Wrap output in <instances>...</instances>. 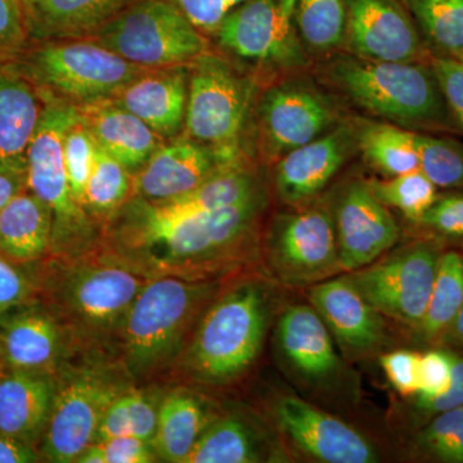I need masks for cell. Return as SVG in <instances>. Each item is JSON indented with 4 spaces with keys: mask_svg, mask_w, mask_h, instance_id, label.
<instances>
[{
    "mask_svg": "<svg viewBox=\"0 0 463 463\" xmlns=\"http://www.w3.org/2000/svg\"><path fill=\"white\" fill-rule=\"evenodd\" d=\"M263 192L245 203L188 218L155 215L132 196L102 227V245L148 279L216 281L254 252Z\"/></svg>",
    "mask_w": 463,
    "mask_h": 463,
    "instance_id": "cell-1",
    "label": "cell"
},
{
    "mask_svg": "<svg viewBox=\"0 0 463 463\" xmlns=\"http://www.w3.org/2000/svg\"><path fill=\"white\" fill-rule=\"evenodd\" d=\"M39 300L78 345L118 339L125 316L148 277L103 246L76 257L47 255L26 264Z\"/></svg>",
    "mask_w": 463,
    "mask_h": 463,
    "instance_id": "cell-2",
    "label": "cell"
},
{
    "mask_svg": "<svg viewBox=\"0 0 463 463\" xmlns=\"http://www.w3.org/2000/svg\"><path fill=\"white\" fill-rule=\"evenodd\" d=\"M270 315L272 300L263 282L240 283L213 298L188 344V373L212 385L231 383L245 373L263 347Z\"/></svg>",
    "mask_w": 463,
    "mask_h": 463,
    "instance_id": "cell-3",
    "label": "cell"
},
{
    "mask_svg": "<svg viewBox=\"0 0 463 463\" xmlns=\"http://www.w3.org/2000/svg\"><path fill=\"white\" fill-rule=\"evenodd\" d=\"M218 281L181 277L149 279L133 301L118 331L121 356L133 376L165 367L218 292Z\"/></svg>",
    "mask_w": 463,
    "mask_h": 463,
    "instance_id": "cell-4",
    "label": "cell"
},
{
    "mask_svg": "<svg viewBox=\"0 0 463 463\" xmlns=\"http://www.w3.org/2000/svg\"><path fill=\"white\" fill-rule=\"evenodd\" d=\"M332 84L356 108L403 129L447 127L449 108L434 71L414 62H373L354 56L334 61Z\"/></svg>",
    "mask_w": 463,
    "mask_h": 463,
    "instance_id": "cell-5",
    "label": "cell"
},
{
    "mask_svg": "<svg viewBox=\"0 0 463 463\" xmlns=\"http://www.w3.org/2000/svg\"><path fill=\"white\" fill-rule=\"evenodd\" d=\"M43 112L27 151V190L52 213V242L48 255L76 257L102 243V227L79 205L70 191L63 138L81 118L80 109L39 90Z\"/></svg>",
    "mask_w": 463,
    "mask_h": 463,
    "instance_id": "cell-6",
    "label": "cell"
},
{
    "mask_svg": "<svg viewBox=\"0 0 463 463\" xmlns=\"http://www.w3.org/2000/svg\"><path fill=\"white\" fill-rule=\"evenodd\" d=\"M5 66L36 90L79 109L111 99L149 70L90 39L30 43Z\"/></svg>",
    "mask_w": 463,
    "mask_h": 463,
    "instance_id": "cell-7",
    "label": "cell"
},
{
    "mask_svg": "<svg viewBox=\"0 0 463 463\" xmlns=\"http://www.w3.org/2000/svg\"><path fill=\"white\" fill-rule=\"evenodd\" d=\"M185 136L214 149L228 165L243 163L241 139L255 84L224 57L207 51L188 65Z\"/></svg>",
    "mask_w": 463,
    "mask_h": 463,
    "instance_id": "cell-8",
    "label": "cell"
},
{
    "mask_svg": "<svg viewBox=\"0 0 463 463\" xmlns=\"http://www.w3.org/2000/svg\"><path fill=\"white\" fill-rule=\"evenodd\" d=\"M87 39L146 69L190 65L209 51L205 33L170 0H139Z\"/></svg>",
    "mask_w": 463,
    "mask_h": 463,
    "instance_id": "cell-9",
    "label": "cell"
},
{
    "mask_svg": "<svg viewBox=\"0 0 463 463\" xmlns=\"http://www.w3.org/2000/svg\"><path fill=\"white\" fill-rule=\"evenodd\" d=\"M124 389L99 371L57 376L50 420L39 446L42 461L71 463L96 441L103 414Z\"/></svg>",
    "mask_w": 463,
    "mask_h": 463,
    "instance_id": "cell-10",
    "label": "cell"
},
{
    "mask_svg": "<svg viewBox=\"0 0 463 463\" xmlns=\"http://www.w3.org/2000/svg\"><path fill=\"white\" fill-rule=\"evenodd\" d=\"M268 264L288 286H313L344 272L332 214L321 209L276 216L267 239Z\"/></svg>",
    "mask_w": 463,
    "mask_h": 463,
    "instance_id": "cell-11",
    "label": "cell"
},
{
    "mask_svg": "<svg viewBox=\"0 0 463 463\" xmlns=\"http://www.w3.org/2000/svg\"><path fill=\"white\" fill-rule=\"evenodd\" d=\"M295 5L297 0H242L225 14L216 42L250 62L277 69L306 66V47L295 25Z\"/></svg>",
    "mask_w": 463,
    "mask_h": 463,
    "instance_id": "cell-12",
    "label": "cell"
},
{
    "mask_svg": "<svg viewBox=\"0 0 463 463\" xmlns=\"http://www.w3.org/2000/svg\"><path fill=\"white\" fill-rule=\"evenodd\" d=\"M439 258L440 254L430 243H413L347 277L381 315L420 326L430 298Z\"/></svg>",
    "mask_w": 463,
    "mask_h": 463,
    "instance_id": "cell-13",
    "label": "cell"
},
{
    "mask_svg": "<svg viewBox=\"0 0 463 463\" xmlns=\"http://www.w3.org/2000/svg\"><path fill=\"white\" fill-rule=\"evenodd\" d=\"M336 124L337 112L331 100L304 79L270 87L259 102V138L269 158H281L330 132Z\"/></svg>",
    "mask_w": 463,
    "mask_h": 463,
    "instance_id": "cell-14",
    "label": "cell"
},
{
    "mask_svg": "<svg viewBox=\"0 0 463 463\" xmlns=\"http://www.w3.org/2000/svg\"><path fill=\"white\" fill-rule=\"evenodd\" d=\"M282 434L307 457L325 463H373L376 448L354 428L303 399L285 395L273 404Z\"/></svg>",
    "mask_w": 463,
    "mask_h": 463,
    "instance_id": "cell-15",
    "label": "cell"
},
{
    "mask_svg": "<svg viewBox=\"0 0 463 463\" xmlns=\"http://www.w3.org/2000/svg\"><path fill=\"white\" fill-rule=\"evenodd\" d=\"M332 219L344 272L374 263L398 242L397 222L368 182L353 181L341 191Z\"/></svg>",
    "mask_w": 463,
    "mask_h": 463,
    "instance_id": "cell-16",
    "label": "cell"
},
{
    "mask_svg": "<svg viewBox=\"0 0 463 463\" xmlns=\"http://www.w3.org/2000/svg\"><path fill=\"white\" fill-rule=\"evenodd\" d=\"M345 43L352 56L373 62H414L421 41L397 0H345Z\"/></svg>",
    "mask_w": 463,
    "mask_h": 463,
    "instance_id": "cell-17",
    "label": "cell"
},
{
    "mask_svg": "<svg viewBox=\"0 0 463 463\" xmlns=\"http://www.w3.org/2000/svg\"><path fill=\"white\" fill-rule=\"evenodd\" d=\"M231 166L214 149L183 133L164 143L134 174L133 196L151 203H169Z\"/></svg>",
    "mask_w": 463,
    "mask_h": 463,
    "instance_id": "cell-18",
    "label": "cell"
},
{
    "mask_svg": "<svg viewBox=\"0 0 463 463\" xmlns=\"http://www.w3.org/2000/svg\"><path fill=\"white\" fill-rule=\"evenodd\" d=\"M69 340L50 307L35 301L0 319V364L9 371L57 376Z\"/></svg>",
    "mask_w": 463,
    "mask_h": 463,
    "instance_id": "cell-19",
    "label": "cell"
},
{
    "mask_svg": "<svg viewBox=\"0 0 463 463\" xmlns=\"http://www.w3.org/2000/svg\"><path fill=\"white\" fill-rule=\"evenodd\" d=\"M358 148V129L336 125L315 141L292 149L274 167V187L288 205H300L317 196L345 165Z\"/></svg>",
    "mask_w": 463,
    "mask_h": 463,
    "instance_id": "cell-20",
    "label": "cell"
},
{
    "mask_svg": "<svg viewBox=\"0 0 463 463\" xmlns=\"http://www.w3.org/2000/svg\"><path fill=\"white\" fill-rule=\"evenodd\" d=\"M309 297L331 335L349 354H368L383 345L386 339L383 317L349 277L335 276L316 283Z\"/></svg>",
    "mask_w": 463,
    "mask_h": 463,
    "instance_id": "cell-21",
    "label": "cell"
},
{
    "mask_svg": "<svg viewBox=\"0 0 463 463\" xmlns=\"http://www.w3.org/2000/svg\"><path fill=\"white\" fill-rule=\"evenodd\" d=\"M188 90V65L161 67L149 69L109 100L169 141L184 132Z\"/></svg>",
    "mask_w": 463,
    "mask_h": 463,
    "instance_id": "cell-22",
    "label": "cell"
},
{
    "mask_svg": "<svg viewBox=\"0 0 463 463\" xmlns=\"http://www.w3.org/2000/svg\"><path fill=\"white\" fill-rule=\"evenodd\" d=\"M276 341L289 370L309 385L330 383L343 371L331 332L312 306L286 307L277 323Z\"/></svg>",
    "mask_w": 463,
    "mask_h": 463,
    "instance_id": "cell-23",
    "label": "cell"
},
{
    "mask_svg": "<svg viewBox=\"0 0 463 463\" xmlns=\"http://www.w3.org/2000/svg\"><path fill=\"white\" fill-rule=\"evenodd\" d=\"M56 390L54 374L9 371L0 364V431L38 449Z\"/></svg>",
    "mask_w": 463,
    "mask_h": 463,
    "instance_id": "cell-24",
    "label": "cell"
},
{
    "mask_svg": "<svg viewBox=\"0 0 463 463\" xmlns=\"http://www.w3.org/2000/svg\"><path fill=\"white\" fill-rule=\"evenodd\" d=\"M44 108L41 93L0 66V172L27 178V151Z\"/></svg>",
    "mask_w": 463,
    "mask_h": 463,
    "instance_id": "cell-25",
    "label": "cell"
},
{
    "mask_svg": "<svg viewBox=\"0 0 463 463\" xmlns=\"http://www.w3.org/2000/svg\"><path fill=\"white\" fill-rule=\"evenodd\" d=\"M139 0H23L30 43L90 38Z\"/></svg>",
    "mask_w": 463,
    "mask_h": 463,
    "instance_id": "cell-26",
    "label": "cell"
},
{
    "mask_svg": "<svg viewBox=\"0 0 463 463\" xmlns=\"http://www.w3.org/2000/svg\"><path fill=\"white\" fill-rule=\"evenodd\" d=\"M80 112L81 120L97 145L133 175L166 142L141 118L114 105L111 100L87 106L80 109Z\"/></svg>",
    "mask_w": 463,
    "mask_h": 463,
    "instance_id": "cell-27",
    "label": "cell"
},
{
    "mask_svg": "<svg viewBox=\"0 0 463 463\" xmlns=\"http://www.w3.org/2000/svg\"><path fill=\"white\" fill-rule=\"evenodd\" d=\"M205 399L188 390H174L158 405L156 431L152 448L157 458L185 463L197 440L216 419Z\"/></svg>",
    "mask_w": 463,
    "mask_h": 463,
    "instance_id": "cell-28",
    "label": "cell"
},
{
    "mask_svg": "<svg viewBox=\"0 0 463 463\" xmlns=\"http://www.w3.org/2000/svg\"><path fill=\"white\" fill-rule=\"evenodd\" d=\"M52 213L32 191L25 190L0 210V254L20 264L50 254Z\"/></svg>",
    "mask_w": 463,
    "mask_h": 463,
    "instance_id": "cell-29",
    "label": "cell"
},
{
    "mask_svg": "<svg viewBox=\"0 0 463 463\" xmlns=\"http://www.w3.org/2000/svg\"><path fill=\"white\" fill-rule=\"evenodd\" d=\"M264 439L239 414L216 417L185 463H252L267 459Z\"/></svg>",
    "mask_w": 463,
    "mask_h": 463,
    "instance_id": "cell-30",
    "label": "cell"
},
{
    "mask_svg": "<svg viewBox=\"0 0 463 463\" xmlns=\"http://www.w3.org/2000/svg\"><path fill=\"white\" fill-rule=\"evenodd\" d=\"M358 148L364 160L388 178L420 169L416 133L397 125L370 124L358 129Z\"/></svg>",
    "mask_w": 463,
    "mask_h": 463,
    "instance_id": "cell-31",
    "label": "cell"
},
{
    "mask_svg": "<svg viewBox=\"0 0 463 463\" xmlns=\"http://www.w3.org/2000/svg\"><path fill=\"white\" fill-rule=\"evenodd\" d=\"M133 196V174L97 145L84 209L103 227Z\"/></svg>",
    "mask_w": 463,
    "mask_h": 463,
    "instance_id": "cell-32",
    "label": "cell"
},
{
    "mask_svg": "<svg viewBox=\"0 0 463 463\" xmlns=\"http://www.w3.org/2000/svg\"><path fill=\"white\" fill-rule=\"evenodd\" d=\"M463 307V257L449 251L439 258L437 276L420 328L425 339L444 334Z\"/></svg>",
    "mask_w": 463,
    "mask_h": 463,
    "instance_id": "cell-33",
    "label": "cell"
},
{
    "mask_svg": "<svg viewBox=\"0 0 463 463\" xmlns=\"http://www.w3.org/2000/svg\"><path fill=\"white\" fill-rule=\"evenodd\" d=\"M158 405L160 402L154 395L124 390L103 414L94 443L116 437H134L152 443L156 431Z\"/></svg>",
    "mask_w": 463,
    "mask_h": 463,
    "instance_id": "cell-34",
    "label": "cell"
},
{
    "mask_svg": "<svg viewBox=\"0 0 463 463\" xmlns=\"http://www.w3.org/2000/svg\"><path fill=\"white\" fill-rule=\"evenodd\" d=\"M345 0H297L295 25L304 47L309 51L330 52L346 38Z\"/></svg>",
    "mask_w": 463,
    "mask_h": 463,
    "instance_id": "cell-35",
    "label": "cell"
},
{
    "mask_svg": "<svg viewBox=\"0 0 463 463\" xmlns=\"http://www.w3.org/2000/svg\"><path fill=\"white\" fill-rule=\"evenodd\" d=\"M368 184L383 205L394 207L414 223L421 221L438 199L437 185L420 169L385 181L371 179Z\"/></svg>",
    "mask_w": 463,
    "mask_h": 463,
    "instance_id": "cell-36",
    "label": "cell"
},
{
    "mask_svg": "<svg viewBox=\"0 0 463 463\" xmlns=\"http://www.w3.org/2000/svg\"><path fill=\"white\" fill-rule=\"evenodd\" d=\"M426 35L448 52H463V0H402Z\"/></svg>",
    "mask_w": 463,
    "mask_h": 463,
    "instance_id": "cell-37",
    "label": "cell"
},
{
    "mask_svg": "<svg viewBox=\"0 0 463 463\" xmlns=\"http://www.w3.org/2000/svg\"><path fill=\"white\" fill-rule=\"evenodd\" d=\"M420 170L437 187L463 188V145L416 133Z\"/></svg>",
    "mask_w": 463,
    "mask_h": 463,
    "instance_id": "cell-38",
    "label": "cell"
},
{
    "mask_svg": "<svg viewBox=\"0 0 463 463\" xmlns=\"http://www.w3.org/2000/svg\"><path fill=\"white\" fill-rule=\"evenodd\" d=\"M417 448L441 462L463 463V405L435 414L416 438Z\"/></svg>",
    "mask_w": 463,
    "mask_h": 463,
    "instance_id": "cell-39",
    "label": "cell"
},
{
    "mask_svg": "<svg viewBox=\"0 0 463 463\" xmlns=\"http://www.w3.org/2000/svg\"><path fill=\"white\" fill-rule=\"evenodd\" d=\"M97 143L83 120L67 130L63 138V161L72 197L84 207L85 191L93 170Z\"/></svg>",
    "mask_w": 463,
    "mask_h": 463,
    "instance_id": "cell-40",
    "label": "cell"
},
{
    "mask_svg": "<svg viewBox=\"0 0 463 463\" xmlns=\"http://www.w3.org/2000/svg\"><path fill=\"white\" fill-rule=\"evenodd\" d=\"M38 300L35 283L27 265L0 254V319Z\"/></svg>",
    "mask_w": 463,
    "mask_h": 463,
    "instance_id": "cell-41",
    "label": "cell"
},
{
    "mask_svg": "<svg viewBox=\"0 0 463 463\" xmlns=\"http://www.w3.org/2000/svg\"><path fill=\"white\" fill-rule=\"evenodd\" d=\"M152 444L134 437H116L88 447L79 463H149L156 461Z\"/></svg>",
    "mask_w": 463,
    "mask_h": 463,
    "instance_id": "cell-42",
    "label": "cell"
},
{
    "mask_svg": "<svg viewBox=\"0 0 463 463\" xmlns=\"http://www.w3.org/2000/svg\"><path fill=\"white\" fill-rule=\"evenodd\" d=\"M29 44L23 0H0V66L7 65Z\"/></svg>",
    "mask_w": 463,
    "mask_h": 463,
    "instance_id": "cell-43",
    "label": "cell"
},
{
    "mask_svg": "<svg viewBox=\"0 0 463 463\" xmlns=\"http://www.w3.org/2000/svg\"><path fill=\"white\" fill-rule=\"evenodd\" d=\"M452 380V354L431 350L420 355L419 392L416 401H430L443 395Z\"/></svg>",
    "mask_w": 463,
    "mask_h": 463,
    "instance_id": "cell-44",
    "label": "cell"
},
{
    "mask_svg": "<svg viewBox=\"0 0 463 463\" xmlns=\"http://www.w3.org/2000/svg\"><path fill=\"white\" fill-rule=\"evenodd\" d=\"M419 224L441 236L463 240V194L438 197Z\"/></svg>",
    "mask_w": 463,
    "mask_h": 463,
    "instance_id": "cell-45",
    "label": "cell"
},
{
    "mask_svg": "<svg viewBox=\"0 0 463 463\" xmlns=\"http://www.w3.org/2000/svg\"><path fill=\"white\" fill-rule=\"evenodd\" d=\"M381 367L392 388L404 397L419 392L420 354L408 350L386 353L380 358Z\"/></svg>",
    "mask_w": 463,
    "mask_h": 463,
    "instance_id": "cell-46",
    "label": "cell"
},
{
    "mask_svg": "<svg viewBox=\"0 0 463 463\" xmlns=\"http://www.w3.org/2000/svg\"><path fill=\"white\" fill-rule=\"evenodd\" d=\"M448 108L463 128V62L452 58H438L432 63Z\"/></svg>",
    "mask_w": 463,
    "mask_h": 463,
    "instance_id": "cell-47",
    "label": "cell"
},
{
    "mask_svg": "<svg viewBox=\"0 0 463 463\" xmlns=\"http://www.w3.org/2000/svg\"><path fill=\"white\" fill-rule=\"evenodd\" d=\"M185 14L192 24L205 33L206 36H215L228 8L225 0H170Z\"/></svg>",
    "mask_w": 463,
    "mask_h": 463,
    "instance_id": "cell-48",
    "label": "cell"
},
{
    "mask_svg": "<svg viewBox=\"0 0 463 463\" xmlns=\"http://www.w3.org/2000/svg\"><path fill=\"white\" fill-rule=\"evenodd\" d=\"M452 354V380L449 388L440 397L430 401H416L417 408L422 412L437 414L463 405V358L456 353Z\"/></svg>",
    "mask_w": 463,
    "mask_h": 463,
    "instance_id": "cell-49",
    "label": "cell"
},
{
    "mask_svg": "<svg viewBox=\"0 0 463 463\" xmlns=\"http://www.w3.org/2000/svg\"><path fill=\"white\" fill-rule=\"evenodd\" d=\"M42 461L38 449L0 431V463H33Z\"/></svg>",
    "mask_w": 463,
    "mask_h": 463,
    "instance_id": "cell-50",
    "label": "cell"
},
{
    "mask_svg": "<svg viewBox=\"0 0 463 463\" xmlns=\"http://www.w3.org/2000/svg\"><path fill=\"white\" fill-rule=\"evenodd\" d=\"M27 190V178L0 172V210L21 192Z\"/></svg>",
    "mask_w": 463,
    "mask_h": 463,
    "instance_id": "cell-51",
    "label": "cell"
},
{
    "mask_svg": "<svg viewBox=\"0 0 463 463\" xmlns=\"http://www.w3.org/2000/svg\"><path fill=\"white\" fill-rule=\"evenodd\" d=\"M444 334L447 335L448 340L450 343L455 344L459 349L463 350V307Z\"/></svg>",
    "mask_w": 463,
    "mask_h": 463,
    "instance_id": "cell-52",
    "label": "cell"
},
{
    "mask_svg": "<svg viewBox=\"0 0 463 463\" xmlns=\"http://www.w3.org/2000/svg\"><path fill=\"white\" fill-rule=\"evenodd\" d=\"M242 2V0H225V3H227L228 8H233L234 5H239V3Z\"/></svg>",
    "mask_w": 463,
    "mask_h": 463,
    "instance_id": "cell-53",
    "label": "cell"
},
{
    "mask_svg": "<svg viewBox=\"0 0 463 463\" xmlns=\"http://www.w3.org/2000/svg\"><path fill=\"white\" fill-rule=\"evenodd\" d=\"M459 57H461V61H462V62H463V52H462V53H461V56H459Z\"/></svg>",
    "mask_w": 463,
    "mask_h": 463,
    "instance_id": "cell-54",
    "label": "cell"
}]
</instances>
